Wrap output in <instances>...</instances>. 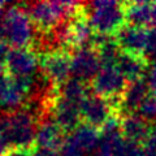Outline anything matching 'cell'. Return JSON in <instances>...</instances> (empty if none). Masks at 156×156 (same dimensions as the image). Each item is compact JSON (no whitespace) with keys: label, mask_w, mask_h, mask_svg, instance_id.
Wrapping results in <instances>:
<instances>
[{"label":"cell","mask_w":156,"mask_h":156,"mask_svg":"<svg viewBox=\"0 0 156 156\" xmlns=\"http://www.w3.org/2000/svg\"><path fill=\"white\" fill-rule=\"evenodd\" d=\"M37 120L26 109L0 115V136L11 148H31L35 144Z\"/></svg>","instance_id":"1"},{"label":"cell","mask_w":156,"mask_h":156,"mask_svg":"<svg viewBox=\"0 0 156 156\" xmlns=\"http://www.w3.org/2000/svg\"><path fill=\"white\" fill-rule=\"evenodd\" d=\"M86 11L92 30L104 35H116L126 25L125 4L111 0H99L89 4Z\"/></svg>","instance_id":"2"},{"label":"cell","mask_w":156,"mask_h":156,"mask_svg":"<svg viewBox=\"0 0 156 156\" xmlns=\"http://www.w3.org/2000/svg\"><path fill=\"white\" fill-rule=\"evenodd\" d=\"M81 4L72 2H38L29 5V16L33 23L42 31L48 33L62 23L65 17L73 16Z\"/></svg>","instance_id":"3"},{"label":"cell","mask_w":156,"mask_h":156,"mask_svg":"<svg viewBox=\"0 0 156 156\" xmlns=\"http://www.w3.org/2000/svg\"><path fill=\"white\" fill-rule=\"evenodd\" d=\"M129 82L122 76L117 65H101L100 70L92 80L94 94L109 100L116 112L120 111L121 98Z\"/></svg>","instance_id":"4"},{"label":"cell","mask_w":156,"mask_h":156,"mask_svg":"<svg viewBox=\"0 0 156 156\" xmlns=\"http://www.w3.org/2000/svg\"><path fill=\"white\" fill-rule=\"evenodd\" d=\"M5 42L14 48H27L34 38V23L29 13L20 5L11 7L3 14Z\"/></svg>","instance_id":"5"},{"label":"cell","mask_w":156,"mask_h":156,"mask_svg":"<svg viewBox=\"0 0 156 156\" xmlns=\"http://www.w3.org/2000/svg\"><path fill=\"white\" fill-rule=\"evenodd\" d=\"M35 77L14 78L9 74L0 77V109L7 112L18 111L35 86Z\"/></svg>","instance_id":"6"},{"label":"cell","mask_w":156,"mask_h":156,"mask_svg":"<svg viewBox=\"0 0 156 156\" xmlns=\"http://www.w3.org/2000/svg\"><path fill=\"white\" fill-rule=\"evenodd\" d=\"M39 65L42 69V74L56 89L69 80V74L72 73L70 55L64 50L44 52L39 57Z\"/></svg>","instance_id":"7"},{"label":"cell","mask_w":156,"mask_h":156,"mask_svg":"<svg viewBox=\"0 0 156 156\" xmlns=\"http://www.w3.org/2000/svg\"><path fill=\"white\" fill-rule=\"evenodd\" d=\"M81 116L85 124L99 129L103 128L105 122L113 115H117L109 100L96 94H89L80 104Z\"/></svg>","instance_id":"8"},{"label":"cell","mask_w":156,"mask_h":156,"mask_svg":"<svg viewBox=\"0 0 156 156\" xmlns=\"http://www.w3.org/2000/svg\"><path fill=\"white\" fill-rule=\"evenodd\" d=\"M70 64L73 78H77L85 83L87 81L92 82L101 68L99 55L92 47L74 50L70 55Z\"/></svg>","instance_id":"9"},{"label":"cell","mask_w":156,"mask_h":156,"mask_svg":"<svg viewBox=\"0 0 156 156\" xmlns=\"http://www.w3.org/2000/svg\"><path fill=\"white\" fill-rule=\"evenodd\" d=\"M39 65L37 53L29 48H13L7 57V72L14 78L35 77Z\"/></svg>","instance_id":"10"},{"label":"cell","mask_w":156,"mask_h":156,"mask_svg":"<svg viewBox=\"0 0 156 156\" xmlns=\"http://www.w3.org/2000/svg\"><path fill=\"white\" fill-rule=\"evenodd\" d=\"M50 112L53 116V121L64 131H73L81 122V108L80 104L66 100L58 96L51 104Z\"/></svg>","instance_id":"11"},{"label":"cell","mask_w":156,"mask_h":156,"mask_svg":"<svg viewBox=\"0 0 156 156\" xmlns=\"http://www.w3.org/2000/svg\"><path fill=\"white\" fill-rule=\"evenodd\" d=\"M120 48L124 52L144 56L148 41V30L146 27L126 25L115 35Z\"/></svg>","instance_id":"12"},{"label":"cell","mask_w":156,"mask_h":156,"mask_svg":"<svg viewBox=\"0 0 156 156\" xmlns=\"http://www.w3.org/2000/svg\"><path fill=\"white\" fill-rule=\"evenodd\" d=\"M150 89L146 80H139L134 82H129L128 87L121 98V107L120 115H134V112H138L140 104L148 96Z\"/></svg>","instance_id":"13"},{"label":"cell","mask_w":156,"mask_h":156,"mask_svg":"<svg viewBox=\"0 0 156 156\" xmlns=\"http://www.w3.org/2000/svg\"><path fill=\"white\" fill-rule=\"evenodd\" d=\"M64 133L65 131L55 121H51V120L43 121L37 129V135H35L37 148L58 151L66 138Z\"/></svg>","instance_id":"14"},{"label":"cell","mask_w":156,"mask_h":156,"mask_svg":"<svg viewBox=\"0 0 156 156\" xmlns=\"http://www.w3.org/2000/svg\"><path fill=\"white\" fill-rule=\"evenodd\" d=\"M117 68L122 73L128 82L143 80L148 69L147 58L142 55H135L130 52H121L117 60Z\"/></svg>","instance_id":"15"},{"label":"cell","mask_w":156,"mask_h":156,"mask_svg":"<svg viewBox=\"0 0 156 156\" xmlns=\"http://www.w3.org/2000/svg\"><path fill=\"white\" fill-rule=\"evenodd\" d=\"M151 128L152 126H150V122L135 113L121 117V134L129 142L144 144L150 135Z\"/></svg>","instance_id":"16"},{"label":"cell","mask_w":156,"mask_h":156,"mask_svg":"<svg viewBox=\"0 0 156 156\" xmlns=\"http://www.w3.org/2000/svg\"><path fill=\"white\" fill-rule=\"evenodd\" d=\"M125 18H126V23L131 26H139V27L155 26L152 3H146V2L125 3Z\"/></svg>","instance_id":"17"},{"label":"cell","mask_w":156,"mask_h":156,"mask_svg":"<svg viewBox=\"0 0 156 156\" xmlns=\"http://www.w3.org/2000/svg\"><path fill=\"white\" fill-rule=\"evenodd\" d=\"M70 136L74 139V142L78 144V147L85 154H87L99 147L101 133H99V130L94 128V126L83 122V124H80L72 131Z\"/></svg>","instance_id":"18"},{"label":"cell","mask_w":156,"mask_h":156,"mask_svg":"<svg viewBox=\"0 0 156 156\" xmlns=\"http://www.w3.org/2000/svg\"><path fill=\"white\" fill-rule=\"evenodd\" d=\"M57 92H58V96L64 98L66 100L74 101L77 104H81L82 100L89 95L86 83L77 80V78H69L64 85L58 87Z\"/></svg>","instance_id":"19"},{"label":"cell","mask_w":156,"mask_h":156,"mask_svg":"<svg viewBox=\"0 0 156 156\" xmlns=\"http://www.w3.org/2000/svg\"><path fill=\"white\" fill-rule=\"evenodd\" d=\"M136 113H138L139 117H142L144 121H147V122L155 121L156 120V95L150 92L148 96L140 104Z\"/></svg>","instance_id":"20"},{"label":"cell","mask_w":156,"mask_h":156,"mask_svg":"<svg viewBox=\"0 0 156 156\" xmlns=\"http://www.w3.org/2000/svg\"><path fill=\"white\" fill-rule=\"evenodd\" d=\"M58 151H60V156H85V152L78 147V144L70 135H68L65 138L64 143Z\"/></svg>","instance_id":"21"},{"label":"cell","mask_w":156,"mask_h":156,"mask_svg":"<svg viewBox=\"0 0 156 156\" xmlns=\"http://www.w3.org/2000/svg\"><path fill=\"white\" fill-rule=\"evenodd\" d=\"M120 156H147V151H146L143 144L133 143L125 139Z\"/></svg>","instance_id":"22"},{"label":"cell","mask_w":156,"mask_h":156,"mask_svg":"<svg viewBox=\"0 0 156 156\" xmlns=\"http://www.w3.org/2000/svg\"><path fill=\"white\" fill-rule=\"evenodd\" d=\"M150 58H154L156 61V25L152 26L148 30V41H147V48L146 53Z\"/></svg>","instance_id":"23"},{"label":"cell","mask_w":156,"mask_h":156,"mask_svg":"<svg viewBox=\"0 0 156 156\" xmlns=\"http://www.w3.org/2000/svg\"><path fill=\"white\" fill-rule=\"evenodd\" d=\"M9 44L5 41H0V77L5 74L7 70V57L9 55Z\"/></svg>","instance_id":"24"},{"label":"cell","mask_w":156,"mask_h":156,"mask_svg":"<svg viewBox=\"0 0 156 156\" xmlns=\"http://www.w3.org/2000/svg\"><path fill=\"white\" fill-rule=\"evenodd\" d=\"M146 82L148 85L150 92L156 95V61L148 66L147 73H146Z\"/></svg>","instance_id":"25"},{"label":"cell","mask_w":156,"mask_h":156,"mask_svg":"<svg viewBox=\"0 0 156 156\" xmlns=\"http://www.w3.org/2000/svg\"><path fill=\"white\" fill-rule=\"evenodd\" d=\"M143 146L147 151V156H156V126L151 128L150 135Z\"/></svg>","instance_id":"26"},{"label":"cell","mask_w":156,"mask_h":156,"mask_svg":"<svg viewBox=\"0 0 156 156\" xmlns=\"http://www.w3.org/2000/svg\"><path fill=\"white\" fill-rule=\"evenodd\" d=\"M31 148H11L4 156H31Z\"/></svg>","instance_id":"27"},{"label":"cell","mask_w":156,"mask_h":156,"mask_svg":"<svg viewBox=\"0 0 156 156\" xmlns=\"http://www.w3.org/2000/svg\"><path fill=\"white\" fill-rule=\"evenodd\" d=\"M31 156H60V152L58 151H53V150L35 148V150H33Z\"/></svg>","instance_id":"28"},{"label":"cell","mask_w":156,"mask_h":156,"mask_svg":"<svg viewBox=\"0 0 156 156\" xmlns=\"http://www.w3.org/2000/svg\"><path fill=\"white\" fill-rule=\"evenodd\" d=\"M7 7V3H4V2H0V14H3L4 12V8Z\"/></svg>","instance_id":"29"}]
</instances>
